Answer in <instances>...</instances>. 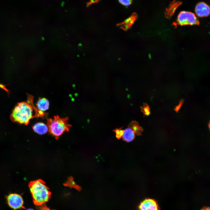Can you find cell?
Instances as JSON below:
<instances>
[{
    "label": "cell",
    "instance_id": "12",
    "mask_svg": "<svg viewBox=\"0 0 210 210\" xmlns=\"http://www.w3.org/2000/svg\"><path fill=\"white\" fill-rule=\"evenodd\" d=\"M36 105L37 109L43 112L48 109L49 103L48 100L45 98H39Z\"/></svg>",
    "mask_w": 210,
    "mask_h": 210
},
{
    "label": "cell",
    "instance_id": "6",
    "mask_svg": "<svg viewBox=\"0 0 210 210\" xmlns=\"http://www.w3.org/2000/svg\"><path fill=\"white\" fill-rule=\"evenodd\" d=\"M139 210H160L157 202L154 199H146L141 202L138 206Z\"/></svg>",
    "mask_w": 210,
    "mask_h": 210
},
{
    "label": "cell",
    "instance_id": "10",
    "mask_svg": "<svg viewBox=\"0 0 210 210\" xmlns=\"http://www.w3.org/2000/svg\"><path fill=\"white\" fill-rule=\"evenodd\" d=\"M32 128L35 132L41 135L46 134L48 130L47 125L42 123L36 124L32 127Z\"/></svg>",
    "mask_w": 210,
    "mask_h": 210
},
{
    "label": "cell",
    "instance_id": "18",
    "mask_svg": "<svg viewBox=\"0 0 210 210\" xmlns=\"http://www.w3.org/2000/svg\"><path fill=\"white\" fill-rule=\"evenodd\" d=\"M183 102V99H181L179 103L178 104V105L175 107L174 109V110L176 112H178L182 105Z\"/></svg>",
    "mask_w": 210,
    "mask_h": 210
},
{
    "label": "cell",
    "instance_id": "21",
    "mask_svg": "<svg viewBox=\"0 0 210 210\" xmlns=\"http://www.w3.org/2000/svg\"><path fill=\"white\" fill-rule=\"evenodd\" d=\"M201 210H210V207H205L203 208Z\"/></svg>",
    "mask_w": 210,
    "mask_h": 210
},
{
    "label": "cell",
    "instance_id": "15",
    "mask_svg": "<svg viewBox=\"0 0 210 210\" xmlns=\"http://www.w3.org/2000/svg\"><path fill=\"white\" fill-rule=\"evenodd\" d=\"M122 128H117L113 131L115 132L116 137L118 139H120L123 135L124 130H122Z\"/></svg>",
    "mask_w": 210,
    "mask_h": 210
},
{
    "label": "cell",
    "instance_id": "17",
    "mask_svg": "<svg viewBox=\"0 0 210 210\" xmlns=\"http://www.w3.org/2000/svg\"><path fill=\"white\" fill-rule=\"evenodd\" d=\"M68 182L69 184H71L72 186H73L74 188H76L77 189H79V187L76 184L73 180V178L72 177H70L68 180Z\"/></svg>",
    "mask_w": 210,
    "mask_h": 210
},
{
    "label": "cell",
    "instance_id": "11",
    "mask_svg": "<svg viewBox=\"0 0 210 210\" xmlns=\"http://www.w3.org/2000/svg\"><path fill=\"white\" fill-rule=\"evenodd\" d=\"M122 137L124 140L127 142H130L135 139V133L132 130L128 127L124 130Z\"/></svg>",
    "mask_w": 210,
    "mask_h": 210
},
{
    "label": "cell",
    "instance_id": "16",
    "mask_svg": "<svg viewBox=\"0 0 210 210\" xmlns=\"http://www.w3.org/2000/svg\"><path fill=\"white\" fill-rule=\"evenodd\" d=\"M132 0H121L119 1V2L120 3L124 6H127L130 5L132 4Z\"/></svg>",
    "mask_w": 210,
    "mask_h": 210
},
{
    "label": "cell",
    "instance_id": "7",
    "mask_svg": "<svg viewBox=\"0 0 210 210\" xmlns=\"http://www.w3.org/2000/svg\"><path fill=\"white\" fill-rule=\"evenodd\" d=\"M195 12L198 17H202L207 16L210 14V7L206 3L201 2L196 5Z\"/></svg>",
    "mask_w": 210,
    "mask_h": 210
},
{
    "label": "cell",
    "instance_id": "20",
    "mask_svg": "<svg viewBox=\"0 0 210 210\" xmlns=\"http://www.w3.org/2000/svg\"><path fill=\"white\" fill-rule=\"evenodd\" d=\"M0 88L7 92L8 91V90L5 88V86L2 84H0Z\"/></svg>",
    "mask_w": 210,
    "mask_h": 210
},
{
    "label": "cell",
    "instance_id": "8",
    "mask_svg": "<svg viewBox=\"0 0 210 210\" xmlns=\"http://www.w3.org/2000/svg\"><path fill=\"white\" fill-rule=\"evenodd\" d=\"M137 18V15L135 12L132 13L130 16L123 22L117 24L119 28L126 31L131 28Z\"/></svg>",
    "mask_w": 210,
    "mask_h": 210
},
{
    "label": "cell",
    "instance_id": "14",
    "mask_svg": "<svg viewBox=\"0 0 210 210\" xmlns=\"http://www.w3.org/2000/svg\"><path fill=\"white\" fill-rule=\"evenodd\" d=\"M141 111L145 116H148L150 113V109L149 106L146 103H144L142 106L141 107Z\"/></svg>",
    "mask_w": 210,
    "mask_h": 210
},
{
    "label": "cell",
    "instance_id": "4",
    "mask_svg": "<svg viewBox=\"0 0 210 210\" xmlns=\"http://www.w3.org/2000/svg\"><path fill=\"white\" fill-rule=\"evenodd\" d=\"M199 21L195 15L193 13L188 11H182L178 15L176 22L174 23V26L177 25H194L198 24Z\"/></svg>",
    "mask_w": 210,
    "mask_h": 210
},
{
    "label": "cell",
    "instance_id": "23",
    "mask_svg": "<svg viewBox=\"0 0 210 210\" xmlns=\"http://www.w3.org/2000/svg\"><path fill=\"white\" fill-rule=\"evenodd\" d=\"M209 129H210V123H209Z\"/></svg>",
    "mask_w": 210,
    "mask_h": 210
},
{
    "label": "cell",
    "instance_id": "22",
    "mask_svg": "<svg viewBox=\"0 0 210 210\" xmlns=\"http://www.w3.org/2000/svg\"><path fill=\"white\" fill-rule=\"evenodd\" d=\"M26 210H34L32 208H28Z\"/></svg>",
    "mask_w": 210,
    "mask_h": 210
},
{
    "label": "cell",
    "instance_id": "13",
    "mask_svg": "<svg viewBox=\"0 0 210 210\" xmlns=\"http://www.w3.org/2000/svg\"><path fill=\"white\" fill-rule=\"evenodd\" d=\"M128 127L132 130L137 135H141L143 131V129L138 123L135 121H132L128 125Z\"/></svg>",
    "mask_w": 210,
    "mask_h": 210
},
{
    "label": "cell",
    "instance_id": "3",
    "mask_svg": "<svg viewBox=\"0 0 210 210\" xmlns=\"http://www.w3.org/2000/svg\"><path fill=\"white\" fill-rule=\"evenodd\" d=\"M68 117L60 118L58 116L52 118H47L48 132L55 138L58 139L64 132H68L71 125L68 123Z\"/></svg>",
    "mask_w": 210,
    "mask_h": 210
},
{
    "label": "cell",
    "instance_id": "5",
    "mask_svg": "<svg viewBox=\"0 0 210 210\" xmlns=\"http://www.w3.org/2000/svg\"><path fill=\"white\" fill-rule=\"evenodd\" d=\"M8 204L13 210H16L23 207L24 201L20 195L16 193H10L6 197Z\"/></svg>",
    "mask_w": 210,
    "mask_h": 210
},
{
    "label": "cell",
    "instance_id": "2",
    "mask_svg": "<svg viewBox=\"0 0 210 210\" xmlns=\"http://www.w3.org/2000/svg\"><path fill=\"white\" fill-rule=\"evenodd\" d=\"M29 186L33 202L36 205H41L48 200L51 193L42 180L38 179L31 182Z\"/></svg>",
    "mask_w": 210,
    "mask_h": 210
},
{
    "label": "cell",
    "instance_id": "1",
    "mask_svg": "<svg viewBox=\"0 0 210 210\" xmlns=\"http://www.w3.org/2000/svg\"><path fill=\"white\" fill-rule=\"evenodd\" d=\"M33 104L32 98L30 96L28 97V102L18 103L11 114L12 120L19 124L27 125L31 119L35 117L33 113L34 109L35 111L36 117H40L42 112L36 109Z\"/></svg>",
    "mask_w": 210,
    "mask_h": 210
},
{
    "label": "cell",
    "instance_id": "19",
    "mask_svg": "<svg viewBox=\"0 0 210 210\" xmlns=\"http://www.w3.org/2000/svg\"><path fill=\"white\" fill-rule=\"evenodd\" d=\"M99 1V0H90L87 3V7L89 6L92 4L98 3Z\"/></svg>",
    "mask_w": 210,
    "mask_h": 210
},
{
    "label": "cell",
    "instance_id": "9",
    "mask_svg": "<svg viewBox=\"0 0 210 210\" xmlns=\"http://www.w3.org/2000/svg\"><path fill=\"white\" fill-rule=\"evenodd\" d=\"M182 3V2L179 1H174L171 2L166 8L165 12L166 17L168 19H170L174 14L177 8Z\"/></svg>",
    "mask_w": 210,
    "mask_h": 210
}]
</instances>
